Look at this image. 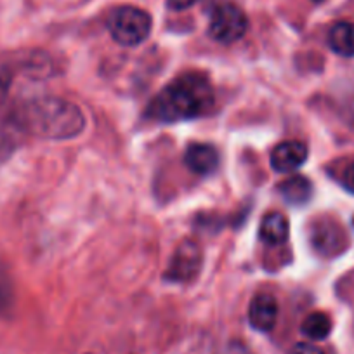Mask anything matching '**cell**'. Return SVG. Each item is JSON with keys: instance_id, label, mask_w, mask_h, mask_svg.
<instances>
[{"instance_id": "1", "label": "cell", "mask_w": 354, "mask_h": 354, "mask_svg": "<svg viewBox=\"0 0 354 354\" xmlns=\"http://www.w3.org/2000/svg\"><path fill=\"white\" fill-rule=\"evenodd\" d=\"M214 106V91L205 75L189 73L174 78L156 94L149 104V117L155 120L185 122L203 117Z\"/></svg>"}, {"instance_id": "2", "label": "cell", "mask_w": 354, "mask_h": 354, "mask_svg": "<svg viewBox=\"0 0 354 354\" xmlns=\"http://www.w3.org/2000/svg\"><path fill=\"white\" fill-rule=\"evenodd\" d=\"M18 122L42 139L77 138L85 127V118L77 104L59 97H39L23 104L18 110Z\"/></svg>"}, {"instance_id": "3", "label": "cell", "mask_w": 354, "mask_h": 354, "mask_svg": "<svg viewBox=\"0 0 354 354\" xmlns=\"http://www.w3.org/2000/svg\"><path fill=\"white\" fill-rule=\"evenodd\" d=\"M108 30L117 44L136 47L145 42L151 33V16L134 6H124L110 15Z\"/></svg>"}, {"instance_id": "4", "label": "cell", "mask_w": 354, "mask_h": 354, "mask_svg": "<svg viewBox=\"0 0 354 354\" xmlns=\"http://www.w3.org/2000/svg\"><path fill=\"white\" fill-rule=\"evenodd\" d=\"M47 68L39 56L33 54H2L0 56V108L8 104L18 75H40Z\"/></svg>"}, {"instance_id": "5", "label": "cell", "mask_w": 354, "mask_h": 354, "mask_svg": "<svg viewBox=\"0 0 354 354\" xmlns=\"http://www.w3.org/2000/svg\"><path fill=\"white\" fill-rule=\"evenodd\" d=\"M248 19L245 12L234 4H223L210 16L209 33L221 44L238 42L247 33Z\"/></svg>"}, {"instance_id": "6", "label": "cell", "mask_w": 354, "mask_h": 354, "mask_svg": "<svg viewBox=\"0 0 354 354\" xmlns=\"http://www.w3.org/2000/svg\"><path fill=\"white\" fill-rule=\"evenodd\" d=\"M202 268V250L195 241H183L177 247L167 270V278L172 281H189Z\"/></svg>"}, {"instance_id": "7", "label": "cell", "mask_w": 354, "mask_h": 354, "mask_svg": "<svg viewBox=\"0 0 354 354\" xmlns=\"http://www.w3.org/2000/svg\"><path fill=\"white\" fill-rule=\"evenodd\" d=\"M306 160H308V148L301 141H283L274 146L271 153V167L281 174L299 169L304 165Z\"/></svg>"}, {"instance_id": "8", "label": "cell", "mask_w": 354, "mask_h": 354, "mask_svg": "<svg viewBox=\"0 0 354 354\" xmlns=\"http://www.w3.org/2000/svg\"><path fill=\"white\" fill-rule=\"evenodd\" d=\"M278 319V302L271 294H259L248 308V322L259 332H270Z\"/></svg>"}, {"instance_id": "9", "label": "cell", "mask_w": 354, "mask_h": 354, "mask_svg": "<svg viewBox=\"0 0 354 354\" xmlns=\"http://www.w3.org/2000/svg\"><path fill=\"white\" fill-rule=\"evenodd\" d=\"M185 162L198 176H209L219 165V153H217V149L212 145L193 142L186 149Z\"/></svg>"}, {"instance_id": "10", "label": "cell", "mask_w": 354, "mask_h": 354, "mask_svg": "<svg viewBox=\"0 0 354 354\" xmlns=\"http://www.w3.org/2000/svg\"><path fill=\"white\" fill-rule=\"evenodd\" d=\"M259 236L268 245H281L288 238V221L283 214L271 212L264 216L261 227H259Z\"/></svg>"}, {"instance_id": "11", "label": "cell", "mask_w": 354, "mask_h": 354, "mask_svg": "<svg viewBox=\"0 0 354 354\" xmlns=\"http://www.w3.org/2000/svg\"><path fill=\"white\" fill-rule=\"evenodd\" d=\"M328 46L335 54L344 57L354 56V25L349 21H339L330 28Z\"/></svg>"}, {"instance_id": "12", "label": "cell", "mask_w": 354, "mask_h": 354, "mask_svg": "<svg viewBox=\"0 0 354 354\" xmlns=\"http://www.w3.org/2000/svg\"><path fill=\"white\" fill-rule=\"evenodd\" d=\"M313 243L323 254H335L342 248V231L332 223L318 224L313 233Z\"/></svg>"}, {"instance_id": "13", "label": "cell", "mask_w": 354, "mask_h": 354, "mask_svg": "<svg viewBox=\"0 0 354 354\" xmlns=\"http://www.w3.org/2000/svg\"><path fill=\"white\" fill-rule=\"evenodd\" d=\"M280 195L283 200L292 205H302L308 202L313 195V185L304 176H294L280 185Z\"/></svg>"}, {"instance_id": "14", "label": "cell", "mask_w": 354, "mask_h": 354, "mask_svg": "<svg viewBox=\"0 0 354 354\" xmlns=\"http://www.w3.org/2000/svg\"><path fill=\"white\" fill-rule=\"evenodd\" d=\"M302 333L313 340H323L332 332V322L325 313H311L308 318L302 322Z\"/></svg>"}, {"instance_id": "15", "label": "cell", "mask_w": 354, "mask_h": 354, "mask_svg": "<svg viewBox=\"0 0 354 354\" xmlns=\"http://www.w3.org/2000/svg\"><path fill=\"white\" fill-rule=\"evenodd\" d=\"M12 304V281L6 268L0 264V316L8 313Z\"/></svg>"}, {"instance_id": "16", "label": "cell", "mask_w": 354, "mask_h": 354, "mask_svg": "<svg viewBox=\"0 0 354 354\" xmlns=\"http://www.w3.org/2000/svg\"><path fill=\"white\" fill-rule=\"evenodd\" d=\"M290 354H325L323 349H319L318 346L315 344H309V342H301V344H295L292 347Z\"/></svg>"}, {"instance_id": "17", "label": "cell", "mask_w": 354, "mask_h": 354, "mask_svg": "<svg viewBox=\"0 0 354 354\" xmlns=\"http://www.w3.org/2000/svg\"><path fill=\"white\" fill-rule=\"evenodd\" d=\"M342 185L347 192L354 193V162L344 169L342 172Z\"/></svg>"}, {"instance_id": "18", "label": "cell", "mask_w": 354, "mask_h": 354, "mask_svg": "<svg viewBox=\"0 0 354 354\" xmlns=\"http://www.w3.org/2000/svg\"><path fill=\"white\" fill-rule=\"evenodd\" d=\"M195 2H196V0H167L169 8L176 9V11H185V9L192 8Z\"/></svg>"}, {"instance_id": "19", "label": "cell", "mask_w": 354, "mask_h": 354, "mask_svg": "<svg viewBox=\"0 0 354 354\" xmlns=\"http://www.w3.org/2000/svg\"><path fill=\"white\" fill-rule=\"evenodd\" d=\"M316 2H322V0H316Z\"/></svg>"}]
</instances>
